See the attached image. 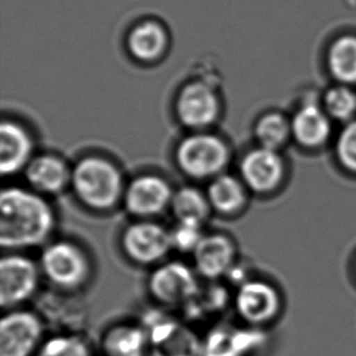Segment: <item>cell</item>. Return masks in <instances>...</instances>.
<instances>
[{
    "label": "cell",
    "instance_id": "cell-1",
    "mask_svg": "<svg viewBox=\"0 0 356 356\" xmlns=\"http://www.w3.org/2000/svg\"><path fill=\"white\" fill-rule=\"evenodd\" d=\"M55 227L53 209L38 193L8 188L0 195V245L19 250L42 245Z\"/></svg>",
    "mask_w": 356,
    "mask_h": 356
},
{
    "label": "cell",
    "instance_id": "cell-2",
    "mask_svg": "<svg viewBox=\"0 0 356 356\" xmlns=\"http://www.w3.org/2000/svg\"><path fill=\"white\" fill-rule=\"evenodd\" d=\"M71 186L81 202L99 211L115 207L125 191L120 169L100 156L78 161L72 168Z\"/></svg>",
    "mask_w": 356,
    "mask_h": 356
},
{
    "label": "cell",
    "instance_id": "cell-3",
    "mask_svg": "<svg viewBox=\"0 0 356 356\" xmlns=\"http://www.w3.org/2000/svg\"><path fill=\"white\" fill-rule=\"evenodd\" d=\"M175 159L184 174L196 180L214 179L222 173L230 159V151L217 135H190L177 147Z\"/></svg>",
    "mask_w": 356,
    "mask_h": 356
},
{
    "label": "cell",
    "instance_id": "cell-4",
    "mask_svg": "<svg viewBox=\"0 0 356 356\" xmlns=\"http://www.w3.org/2000/svg\"><path fill=\"white\" fill-rule=\"evenodd\" d=\"M40 268L53 284L63 289L81 286L89 275L87 255L77 245L68 241L49 245L42 254Z\"/></svg>",
    "mask_w": 356,
    "mask_h": 356
},
{
    "label": "cell",
    "instance_id": "cell-5",
    "mask_svg": "<svg viewBox=\"0 0 356 356\" xmlns=\"http://www.w3.org/2000/svg\"><path fill=\"white\" fill-rule=\"evenodd\" d=\"M175 112L181 124L190 129H204L216 123L220 112L217 92L207 83L191 82L179 92Z\"/></svg>",
    "mask_w": 356,
    "mask_h": 356
},
{
    "label": "cell",
    "instance_id": "cell-6",
    "mask_svg": "<svg viewBox=\"0 0 356 356\" xmlns=\"http://www.w3.org/2000/svg\"><path fill=\"white\" fill-rule=\"evenodd\" d=\"M39 270L27 257L10 254L0 261V303L10 308L27 300L38 287Z\"/></svg>",
    "mask_w": 356,
    "mask_h": 356
},
{
    "label": "cell",
    "instance_id": "cell-7",
    "mask_svg": "<svg viewBox=\"0 0 356 356\" xmlns=\"http://www.w3.org/2000/svg\"><path fill=\"white\" fill-rule=\"evenodd\" d=\"M122 245L130 259L139 264H154L173 247L170 232L161 224L139 222L125 229Z\"/></svg>",
    "mask_w": 356,
    "mask_h": 356
},
{
    "label": "cell",
    "instance_id": "cell-8",
    "mask_svg": "<svg viewBox=\"0 0 356 356\" xmlns=\"http://www.w3.org/2000/svg\"><path fill=\"white\" fill-rule=\"evenodd\" d=\"M149 286L154 298L168 305L186 303L198 293L196 275L180 261L159 266L151 275Z\"/></svg>",
    "mask_w": 356,
    "mask_h": 356
},
{
    "label": "cell",
    "instance_id": "cell-9",
    "mask_svg": "<svg viewBox=\"0 0 356 356\" xmlns=\"http://www.w3.org/2000/svg\"><path fill=\"white\" fill-rule=\"evenodd\" d=\"M173 190L168 181L159 175H140L125 188V208L135 217L149 218L170 207Z\"/></svg>",
    "mask_w": 356,
    "mask_h": 356
},
{
    "label": "cell",
    "instance_id": "cell-10",
    "mask_svg": "<svg viewBox=\"0 0 356 356\" xmlns=\"http://www.w3.org/2000/svg\"><path fill=\"white\" fill-rule=\"evenodd\" d=\"M42 337V323L34 314L13 312L0 323V356H31Z\"/></svg>",
    "mask_w": 356,
    "mask_h": 356
},
{
    "label": "cell",
    "instance_id": "cell-11",
    "mask_svg": "<svg viewBox=\"0 0 356 356\" xmlns=\"http://www.w3.org/2000/svg\"><path fill=\"white\" fill-rule=\"evenodd\" d=\"M241 180L245 188L258 193L273 191L284 179V164L279 151L252 149L241 162Z\"/></svg>",
    "mask_w": 356,
    "mask_h": 356
},
{
    "label": "cell",
    "instance_id": "cell-12",
    "mask_svg": "<svg viewBox=\"0 0 356 356\" xmlns=\"http://www.w3.org/2000/svg\"><path fill=\"white\" fill-rule=\"evenodd\" d=\"M236 309L241 318L253 325L269 323L280 309V297L271 284L247 281L236 294Z\"/></svg>",
    "mask_w": 356,
    "mask_h": 356
},
{
    "label": "cell",
    "instance_id": "cell-13",
    "mask_svg": "<svg viewBox=\"0 0 356 356\" xmlns=\"http://www.w3.org/2000/svg\"><path fill=\"white\" fill-rule=\"evenodd\" d=\"M33 140L29 130L15 120H3L0 127V169L3 177L27 168L32 161Z\"/></svg>",
    "mask_w": 356,
    "mask_h": 356
},
{
    "label": "cell",
    "instance_id": "cell-14",
    "mask_svg": "<svg viewBox=\"0 0 356 356\" xmlns=\"http://www.w3.org/2000/svg\"><path fill=\"white\" fill-rule=\"evenodd\" d=\"M193 258L198 274L207 279H218L232 270L235 245L222 234L204 235L193 252Z\"/></svg>",
    "mask_w": 356,
    "mask_h": 356
},
{
    "label": "cell",
    "instance_id": "cell-15",
    "mask_svg": "<svg viewBox=\"0 0 356 356\" xmlns=\"http://www.w3.org/2000/svg\"><path fill=\"white\" fill-rule=\"evenodd\" d=\"M24 175L35 191L55 195L71 185L72 169L58 156L40 154L29 162L24 169Z\"/></svg>",
    "mask_w": 356,
    "mask_h": 356
},
{
    "label": "cell",
    "instance_id": "cell-16",
    "mask_svg": "<svg viewBox=\"0 0 356 356\" xmlns=\"http://www.w3.org/2000/svg\"><path fill=\"white\" fill-rule=\"evenodd\" d=\"M291 125L294 140L305 147L321 146L331 134V117L314 102L304 104L296 112Z\"/></svg>",
    "mask_w": 356,
    "mask_h": 356
},
{
    "label": "cell",
    "instance_id": "cell-17",
    "mask_svg": "<svg viewBox=\"0 0 356 356\" xmlns=\"http://www.w3.org/2000/svg\"><path fill=\"white\" fill-rule=\"evenodd\" d=\"M127 44L133 58L143 63H152L165 51L168 35L162 24L144 21L130 31Z\"/></svg>",
    "mask_w": 356,
    "mask_h": 356
},
{
    "label": "cell",
    "instance_id": "cell-18",
    "mask_svg": "<svg viewBox=\"0 0 356 356\" xmlns=\"http://www.w3.org/2000/svg\"><path fill=\"white\" fill-rule=\"evenodd\" d=\"M207 197L213 209L225 216H232L245 206L247 188L241 179L222 173L212 179L208 186Z\"/></svg>",
    "mask_w": 356,
    "mask_h": 356
},
{
    "label": "cell",
    "instance_id": "cell-19",
    "mask_svg": "<svg viewBox=\"0 0 356 356\" xmlns=\"http://www.w3.org/2000/svg\"><path fill=\"white\" fill-rule=\"evenodd\" d=\"M170 208L178 222H195L201 225L212 209L207 195L193 186L177 190L172 198Z\"/></svg>",
    "mask_w": 356,
    "mask_h": 356
},
{
    "label": "cell",
    "instance_id": "cell-20",
    "mask_svg": "<svg viewBox=\"0 0 356 356\" xmlns=\"http://www.w3.org/2000/svg\"><path fill=\"white\" fill-rule=\"evenodd\" d=\"M328 68L338 82L356 83V37L343 35L333 42L328 51Z\"/></svg>",
    "mask_w": 356,
    "mask_h": 356
},
{
    "label": "cell",
    "instance_id": "cell-21",
    "mask_svg": "<svg viewBox=\"0 0 356 356\" xmlns=\"http://www.w3.org/2000/svg\"><path fill=\"white\" fill-rule=\"evenodd\" d=\"M255 136L260 147L279 151L292 136V125L282 115L269 113L258 120Z\"/></svg>",
    "mask_w": 356,
    "mask_h": 356
},
{
    "label": "cell",
    "instance_id": "cell-22",
    "mask_svg": "<svg viewBox=\"0 0 356 356\" xmlns=\"http://www.w3.org/2000/svg\"><path fill=\"white\" fill-rule=\"evenodd\" d=\"M104 346L110 356H141L146 346V334L139 328L120 326L107 334Z\"/></svg>",
    "mask_w": 356,
    "mask_h": 356
},
{
    "label": "cell",
    "instance_id": "cell-23",
    "mask_svg": "<svg viewBox=\"0 0 356 356\" xmlns=\"http://www.w3.org/2000/svg\"><path fill=\"white\" fill-rule=\"evenodd\" d=\"M325 111L331 120L352 122L356 115V94L350 88L342 84L330 89L323 99Z\"/></svg>",
    "mask_w": 356,
    "mask_h": 356
},
{
    "label": "cell",
    "instance_id": "cell-24",
    "mask_svg": "<svg viewBox=\"0 0 356 356\" xmlns=\"http://www.w3.org/2000/svg\"><path fill=\"white\" fill-rule=\"evenodd\" d=\"M35 356H90V353L81 338L58 336L44 343Z\"/></svg>",
    "mask_w": 356,
    "mask_h": 356
},
{
    "label": "cell",
    "instance_id": "cell-25",
    "mask_svg": "<svg viewBox=\"0 0 356 356\" xmlns=\"http://www.w3.org/2000/svg\"><path fill=\"white\" fill-rule=\"evenodd\" d=\"M173 247L181 252H195L202 241V225L195 222H178L170 232Z\"/></svg>",
    "mask_w": 356,
    "mask_h": 356
},
{
    "label": "cell",
    "instance_id": "cell-26",
    "mask_svg": "<svg viewBox=\"0 0 356 356\" xmlns=\"http://www.w3.org/2000/svg\"><path fill=\"white\" fill-rule=\"evenodd\" d=\"M336 152L346 168L356 172V120L349 122L343 128L338 136Z\"/></svg>",
    "mask_w": 356,
    "mask_h": 356
}]
</instances>
